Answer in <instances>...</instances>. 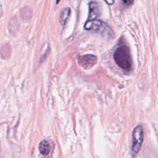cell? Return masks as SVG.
I'll list each match as a JSON object with an SVG mask.
<instances>
[{
  "mask_svg": "<svg viewBox=\"0 0 158 158\" xmlns=\"http://www.w3.org/2000/svg\"><path fill=\"white\" fill-rule=\"evenodd\" d=\"M9 31L12 34V35H15L19 31V23L18 20L15 17H13L10 19L9 26Z\"/></svg>",
  "mask_w": 158,
  "mask_h": 158,
  "instance_id": "cell-7",
  "label": "cell"
},
{
  "mask_svg": "<svg viewBox=\"0 0 158 158\" xmlns=\"http://www.w3.org/2000/svg\"><path fill=\"white\" fill-rule=\"evenodd\" d=\"M49 50H50V48H49V46L48 43H45L42 48V52H41V57H40V62H41L45 59L46 57L48 56V54L49 52Z\"/></svg>",
  "mask_w": 158,
  "mask_h": 158,
  "instance_id": "cell-10",
  "label": "cell"
},
{
  "mask_svg": "<svg viewBox=\"0 0 158 158\" xmlns=\"http://www.w3.org/2000/svg\"><path fill=\"white\" fill-rule=\"evenodd\" d=\"M20 18L23 20H29L32 17V10L29 7L22 8L19 12Z\"/></svg>",
  "mask_w": 158,
  "mask_h": 158,
  "instance_id": "cell-8",
  "label": "cell"
},
{
  "mask_svg": "<svg viewBox=\"0 0 158 158\" xmlns=\"http://www.w3.org/2000/svg\"><path fill=\"white\" fill-rule=\"evenodd\" d=\"M123 1L127 5H131L133 2L134 0H123Z\"/></svg>",
  "mask_w": 158,
  "mask_h": 158,
  "instance_id": "cell-11",
  "label": "cell"
},
{
  "mask_svg": "<svg viewBox=\"0 0 158 158\" xmlns=\"http://www.w3.org/2000/svg\"><path fill=\"white\" fill-rule=\"evenodd\" d=\"M70 9L69 7H65L60 10L59 15V22L62 26L65 25L67 19L70 15Z\"/></svg>",
  "mask_w": 158,
  "mask_h": 158,
  "instance_id": "cell-6",
  "label": "cell"
},
{
  "mask_svg": "<svg viewBox=\"0 0 158 158\" xmlns=\"http://www.w3.org/2000/svg\"><path fill=\"white\" fill-rule=\"evenodd\" d=\"M99 15V9L98 4L94 1L90 2L89 4V15L88 20H94Z\"/></svg>",
  "mask_w": 158,
  "mask_h": 158,
  "instance_id": "cell-5",
  "label": "cell"
},
{
  "mask_svg": "<svg viewBox=\"0 0 158 158\" xmlns=\"http://www.w3.org/2000/svg\"><path fill=\"white\" fill-rule=\"evenodd\" d=\"M84 28L86 30L99 33L107 38H113L114 37V33L110 27L99 20H88L85 23Z\"/></svg>",
  "mask_w": 158,
  "mask_h": 158,
  "instance_id": "cell-2",
  "label": "cell"
},
{
  "mask_svg": "<svg viewBox=\"0 0 158 158\" xmlns=\"http://www.w3.org/2000/svg\"><path fill=\"white\" fill-rule=\"evenodd\" d=\"M104 1L109 5H112L114 3V0H104Z\"/></svg>",
  "mask_w": 158,
  "mask_h": 158,
  "instance_id": "cell-12",
  "label": "cell"
},
{
  "mask_svg": "<svg viewBox=\"0 0 158 158\" xmlns=\"http://www.w3.org/2000/svg\"><path fill=\"white\" fill-rule=\"evenodd\" d=\"M97 62V57L93 54H86L80 56L78 59V62L85 68L91 67L95 65Z\"/></svg>",
  "mask_w": 158,
  "mask_h": 158,
  "instance_id": "cell-4",
  "label": "cell"
},
{
  "mask_svg": "<svg viewBox=\"0 0 158 158\" xmlns=\"http://www.w3.org/2000/svg\"><path fill=\"white\" fill-rule=\"evenodd\" d=\"M60 0H56V4H58V3L60 2Z\"/></svg>",
  "mask_w": 158,
  "mask_h": 158,
  "instance_id": "cell-13",
  "label": "cell"
},
{
  "mask_svg": "<svg viewBox=\"0 0 158 158\" xmlns=\"http://www.w3.org/2000/svg\"><path fill=\"white\" fill-rule=\"evenodd\" d=\"M40 152L43 155H48L50 151V145L46 140H43L39 144Z\"/></svg>",
  "mask_w": 158,
  "mask_h": 158,
  "instance_id": "cell-9",
  "label": "cell"
},
{
  "mask_svg": "<svg viewBox=\"0 0 158 158\" xmlns=\"http://www.w3.org/2000/svg\"><path fill=\"white\" fill-rule=\"evenodd\" d=\"M114 59L116 64L125 71H130L132 65V60L129 48L122 45L119 46L114 53Z\"/></svg>",
  "mask_w": 158,
  "mask_h": 158,
  "instance_id": "cell-1",
  "label": "cell"
},
{
  "mask_svg": "<svg viewBox=\"0 0 158 158\" xmlns=\"http://www.w3.org/2000/svg\"><path fill=\"white\" fill-rule=\"evenodd\" d=\"M143 130L141 125H137L132 133V140L131 151L133 155H136L139 152L141 148L143 141Z\"/></svg>",
  "mask_w": 158,
  "mask_h": 158,
  "instance_id": "cell-3",
  "label": "cell"
},
{
  "mask_svg": "<svg viewBox=\"0 0 158 158\" xmlns=\"http://www.w3.org/2000/svg\"><path fill=\"white\" fill-rule=\"evenodd\" d=\"M131 158H135V157H131Z\"/></svg>",
  "mask_w": 158,
  "mask_h": 158,
  "instance_id": "cell-14",
  "label": "cell"
}]
</instances>
